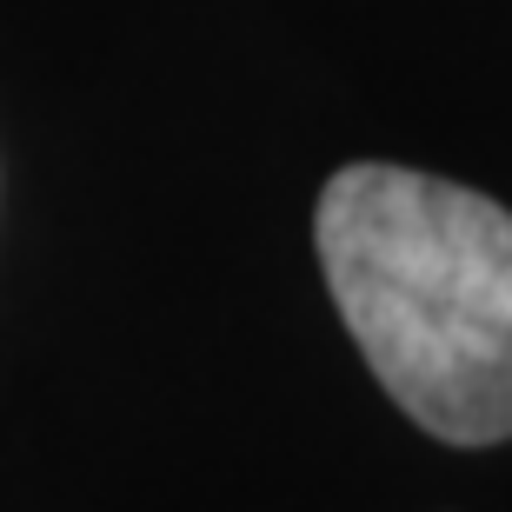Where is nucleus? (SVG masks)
I'll use <instances>...</instances> for the list:
<instances>
[{
    "instance_id": "obj_1",
    "label": "nucleus",
    "mask_w": 512,
    "mask_h": 512,
    "mask_svg": "<svg viewBox=\"0 0 512 512\" xmlns=\"http://www.w3.org/2000/svg\"><path fill=\"white\" fill-rule=\"evenodd\" d=\"M346 333L446 446L512 439V213L413 167H340L313 213Z\"/></svg>"
}]
</instances>
